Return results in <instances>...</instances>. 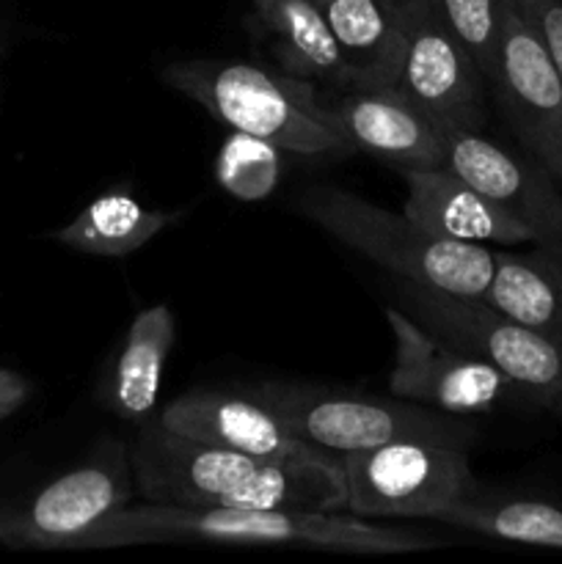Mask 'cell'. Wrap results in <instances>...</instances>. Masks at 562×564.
Here are the masks:
<instances>
[{
    "instance_id": "9c48e42d",
    "label": "cell",
    "mask_w": 562,
    "mask_h": 564,
    "mask_svg": "<svg viewBox=\"0 0 562 564\" xmlns=\"http://www.w3.org/2000/svg\"><path fill=\"white\" fill-rule=\"evenodd\" d=\"M270 457L242 455L174 433L160 419L143 424L130 452L132 479L152 505L237 507L248 479Z\"/></svg>"
},
{
    "instance_id": "8fae6325",
    "label": "cell",
    "mask_w": 562,
    "mask_h": 564,
    "mask_svg": "<svg viewBox=\"0 0 562 564\" xmlns=\"http://www.w3.org/2000/svg\"><path fill=\"white\" fill-rule=\"evenodd\" d=\"M483 77L435 6L408 22L397 88L406 91L435 124L483 130Z\"/></svg>"
},
{
    "instance_id": "3957f363",
    "label": "cell",
    "mask_w": 562,
    "mask_h": 564,
    "mask_svg": "<svg viewBox=\"0 0 562 564\" xmlns=\"http://www.w3.org/2000/svg\"><path fill=\"white\" fill-rule=\"evenodd\" d=\"M301 213L334 240L411 284L483 297L494 275V251L435 237L406 213H391L342 187H312Z\"/></svg>"
},
{
    "instance_id": "7402d4cb",
    "label": "cell",
    "mask_w": 562,
    "mask_h": 564,
    "mask_svg": "<svg viewBox=\"0 0 562 564\" xmlns=\"http://www.w3.org/2000/svg\"><path fill=\"white\" fill-rule=\"evenodd\" d=\"M433 6L490 80L499 58L507 0H433Z\"/></svg>"
},
{
    "instance_id": "7a4b0ae2",
    "label": "cell",
    "mask_w": 562,
    "mask_h": 564,
    "mask_svg": "<svg viewBox=\"0 0 562 564\" xmlns=\"http://www.w3.org/2000/svg\"><path fill=\"white\" fill-rule=\"evenodd\" d=\"M163 80L220 124L275 149L301 154L353 152L331 108L309 83L240 61H180L163 72Z\"/></svg>"
},
{
    "instance_id": "ffe728a7",
    "label": "cell",
    "mask_w": 562,
    "mask_h": 564,
    "mask_svg": "<svg viewBox=\"0 0 562 564\" xmlns=\"http://www.w3.org/2000/svg\"><path fill=\"white\" fill-rule=\"evenodd\" d=\"M253 6L264 25L279 36L292 69L347 86L345 61L325 17L323 0H253Z\"/></svg>"
},
{
    "instance_id": "603a6c76",
    "label": "cell",
    "mask_w": 562,
    "mask_h": 564,
    "mask_svg": "<svg viewBox=\"0 0 562 564\" xmlns=\"http://www.w3.org/2000/svg\"><path fill=\"white\" fill-rule=\"evenodd\" d=\"M562 75V0H510Z\"/></svg>"
},
{
    "instance_id": "8992f818",
    "label": "cell",
    "mask_w": 562,
    "mask_h": 564,
    "mask_svg": "<svg viewBox=\"0 0 562 564\" xmlns=\"http://www.w3.org/2000/svg\"><path fill=\"white\" fill-rule=\"evenodd\" d=\"M347 499L353 516L435 518L452 505L477 494L466 446L435 441H391L375 449L342 455Z\"/></svg>"
},
{
    "instance_id": "cb8c5ba5",
    "label": "cell",
    "mask_w": 562,
    "mask_h": 564,
    "mask_svg": "<svg viewBox=\"0 0 562 564\" xmlns=\"http://www.w3.org/2000/svg\"><path fill=\"white\" fill-rule=\"evenodd\" d=\"M28 397H31V383L14 369L0 367V419L20 411Z\"/></svg>"
},
{
    "instance_id": "277c9868",
    "label": "cell",
    "mask_w": 562,
    "mask_h": 564,
    "mask_svg": "<svg viewBox=\"0 0 562 564\" xmlns=\"http://www.w3.org/2000/svg\"><path fill=\"white\" fill-rule=\"evenodd\" d=\"M248 394L264 402L298 441L334 457L406 438L468 446L477 433L474 424L457 413H444L400 397L375 400L320 386L290 383H262Z\"/></svg>"
},
{
    "instance_id": "ba28073f",
    "label": "cell",
    "mask_w": 562,
    "mask_h": 564,
    "mask_svg": "<svg viewBox=\"0 0 562 564\" xmlns=\"http://www.w3.org/2000/svg\"><path fill=\"white\" fill-rule=\"evenodd\" d=\"M386 323L395 336V367L389 375L391 394L444 413H490L510 402H529L521 386L479 358L446 345L408 317L402 308H386Z\"/></svg>"
},
{
    "instance_id": "52a82bcc",
    "label": "cell",
    "mask_w": 562,
    "mask_h": 564,
    "mask_svg": "<svg viewBox=\"0 0 562 564\" xmlns=\"http://www.w3.org/2000/svg\"><path fill=\"white\" fill-rule=\"evenodd\" d=\"M130 496V455L119 441H105L83 466L44 485L28 505L0 510V540L33 549H83L86 534L125 510Z\"/></svg>"
},
{
    "instance_id": "9a60e30c",
    "label": "cell",
    "mask_w": 562,
    "mask_h": 564,
    "mask_svg": "<svg viewBox=\"0 0 562 564\" xmlns=\"http://www.w3.org/2000/svg\"><path fill=\"white\" fill-rule=\"evenodd\" d=\"M169 430L204 444L224 446L253 457H314L325 452L298 441L292 430L251 394H226L215 389H193L176 397L160 413ZM334 457V455H331Z\"/></svg>"
},
{
    "instance_id": "2e32d148",
    "label": "cell",
    "mask_w": 562,
    "mask_h": 564,
    "mask_svg": "<svg viewBox=\"0 0 562 564\" xmlns=\"http://www.w3.org/2000/svg\"><path fill=\"white\" fill-rule=\"evenodd\" d=\"M516 323L562 341V242L529 251H494V275L483 295Z\"/></svg>"
},
{
    "instance_id": "30bf717a",
    "label": "cell",
    "mask_w": 562,
    "mask_h": 564,
    "mask_svg": "<svg viewBox=\"0 0 562 564\" xmlns=\"http://www.w3.org/2000/svg\"><path fill=\"white\" fill-rule=\"evenodd\" d=\"M490 80L518 141L562 185V75L510 0Z\"/></svg>"
},
{
    "instance_id": "d4e9b609",
    "label": "cell",
    "mask_w": 562,
    "mask_h": 564,
    "mask_svg": "<svg viewBox=\"0 0 562 564\" xmlns=\"http://www.w3.org/2000/svg\"><path fill=\"white\" fill-rule=\"evenodd\" d=\"M378 3L406 28L408 22H413L419 14L428 11L430 6H433V0H378Z\"/></svg>"
},
{
    "instance_id": "e0dca14e",
    "label": "cell",
    "mask_w": 562,
    "mask_h": 564,
    "mask_svg": "<svg viewBox=\"0 0 562 564\" xmlns=\"http://www.w3.org/2000/svg\"><path fill=\"white\" fill-rule=\"evenodd\" d=\"M174 334V314L165 303L136 314L119 356L99 386V400L110 413L125 422H147L152 416Z\"/></svg>"
},
{
    "instance_id": "4fadbf2b",
    "label": "cell",
    "mask_w": 562,
    "mask_h": 564,
    "mask_svg": "<svg viewBox=\"0 0 562 564\" xmlns=\"http://www.w3.org/2000/svg\"><path fill=\"white\" fill-rule=\"evenodd\" d=\"M331 113L353 152L375 154L400 171L444 165L441 127L397 86L350 91Z\"/></svg>"
},
{
    "instance_id": "5bb4252c",
    "label": "cell",
    "mask_w": 562,
    "mask_h": 564,
    "mask_svg": "<svg viewBox=\"0 0 562 564\" xmlns=\"http://www.w3.org/2000/svg\"><path fill=\"white\" fill-rule=\"evenodd\" d=\"M408 185L402 213L424 231L455 242H496V246H527L540 242L538 231L490 202L446 165L406 169Z\"/></svg>"
},
{
    "instance_id": "484cf974",
    "label": "cell",
    "mask_w": 562,
    "mask_h": 564,
    "mask_svg": "<svg viewBox=\"0 0 562 564\" xmlns=\"http://www.w3.org/2000/svg\"><path fill=\"white\" fill-rule=\"evenodd\" d=\"M560 411H562V402H560Z\"/></svg>"
},
{
    "instance_id": "6da1fadb",
    "label": "cell",
    "mask_w": 562,
    "mask_h": 564,
    "mask_svg": "<svg viewBox=\"0 0 562 564\" xmlns=\"http://www.w3.org/2000/svg\"><path fill=\"white\" fill-rule=\"evenodd\" d=\"M163 543L224 545H306L347 554H411L433 549L424 534L372 523L361 516H334V510H235V507L147 505L119 510L97 523L83 549Z\"/></svg>"
},
{
    "instance_id": "7c38bea8",
    "label": "cell",
    "mask_w": 562,
    "mask_h": 564,
    "mask_svg": "<svg viewBox=\"0 0 562 564\" xmlns=\"http://www.w3.org/2000/svg\"><path fill=\"white\" fill-rule=\"evenodd\" d=\"M444 165L483 196L538 231L540 242H562V185L529 154L507 152L479 130L441 127Z\"/></svg>"
},
{
    "instance_id": "d6986e66",
    "label": "cell",
    "mask_w": 562,
    "mask_h": 564,
    "mask_svg": "<svg viewBox=\"0 0 562 564\" xmlns=\"http://www.w3.org/2000/svg\"><path fill=\"white\" fill-rule=\"evenodd\" d=\"M171 220L174 215L143 207L127 193H105L53 237L88 257L119 259L154 240Z\"/></svg>"
},
{
    "instance_id": "44dd1931",
    "label": "cell",
    "mask_w": 562,
    "mask_h": 564,
    "mask_svg": "<svg viewBox=\"0 0 562 564\" xmlns=\"http://www.w3.org/2000/svg\"><path fill=\"white\" fill-rule=\"evenodd\" d=\"M439 521L507 543L562 551V505L545 499H479L466 496Z\"/></svg>"
},
{
    "instance_id": "5b68a950",
    "label": "cell",
    "mask_w": 562,
    "mask_h": 564,
    "mask_svg": "<svg viewBox=\"0 0 562 564\" xmlns=\"http://www.w3.org/2000/svg\"><path fill=\"white\" fill-rule=\"evenodd\" d=\"M402 312L461 352L479 358L521 386L532 405L560 411L562 341L516 323L483 297H463L406 281Z\"/></svg>"
},
{
    "instance_id": "ac0fdd59",
    "label": "cell",
    "mask_w": 562,
    "mask_h": 564,
    "mask_svg": "<svg viewBox=\"0 0 562 564\" xmlns=\"http://www.w3.org/2000/svg\"><path fill=\"white\" fill-rule=\"evenodd\" d=\"M353 91L397 86L406 28L378 0H323Z\"/></svg>"
}]
</instances>
